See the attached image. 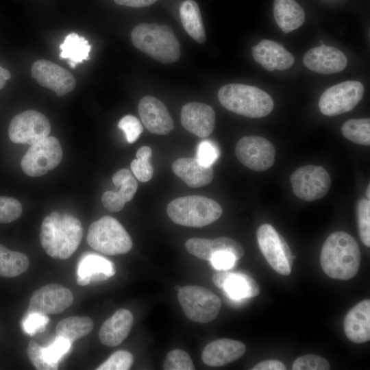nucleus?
<instances>
[{
  "instance_id": "40",
  "label": "nucleus",
  "mask_w": 370,
  "mask_h": 370,
  "mask_svg": "<svg viewBox=\"0 0 370 370\" xmlns=\"http://www.w3.org/2000/svg\"><path fill=\"white\" fill-rule=\"evenodd\" d=\"M330 364L324 358L307 354L297 358L293 362V370H328L330 369Z\"/></svg>"
},
{
  "instance_id": "45",
  "label": "nucleus",
  "mask_w": 370,
  "mask_h": 370,
  "mask_svg": "<svg viewBox=\"0 0 370 370\" xmlns=\"http://www.w3.org/2000/svg\"><path fill=\"white\" fill-rule=\"evenodd\" d=\"M237 260L235 255L230 251H219L212 254L210 262L212 267L219 271L232 269Z\"/></svg>"
},
{
  "instance_id": "16",
  "label": "nucleus",
  "mask_w": 370,
  "mask_h": 370,
  "mask_svg": "<svg viewBox=\"0 0 370 370\" xmlns=\"http://www.w3.org/2000/svg\"><path fill=\"white\" fill-rule=\"evenodd\" d=\"M142 123L150 132L166 135L173 129V121L164 104L157 98L147 95L138 103Z\"/></svg>"
},
{
  "instance_id": "38",
  "label": "nucleus",
  "mask_w": 370,
  "mask_h": 370,
  "mask_svg": "<svg viewBox=\"0 0 370 370\" xmlns=\"http://www.w3.org/2000/svg\"><path fill=\"white\" fill-rule=\"evenodd\" d=\"M22 210L21 204L16 199L0 197V223L16 221L21 217Z\"/></svg>"
},
{
  "instance_id": "9",
  "label": "nucleus",
  "mask_w": 370,
  "mask_h": 370,
  "mask_svg": "<svg viewBox=\"0 0 370 370\" xmlns=\"http://www.w3.org/2000/svg\"><path fill=\"white\" fill-rule=\"evenodd\" d=\"M62 158V149L54 136L47 137L32 144L21 160V166L30 177L45 175L55 169Z\"/></svg>"
},
{
  "instance_id": "50",
  "label": "nucleus",
  "mask_w": 370,
  "mask_h": 370,
  "mask_svg": "<svg viewBox=\"0 0 370 370\" xmlns=\"http://www.w3.org/2000/svg\"><path fill=\"white\" fill-rule=\"evenodd\" d=\"M180 288V286H177L175 287V289H176L177 291H178Z\"/></svg>"
},
{
  "instance_id": "5",
  "label": "nucleus",
  "mask_w": 370,
  "mask_h": 370,
  "mask_svg": "<svg viewBox=\"0 0 370 370\" xmlns=\"http://www.w3.org/2000/svg\"><path fill=\"white\" fill-rule=\"evenodd\" d=\"M169 217L175 223L201 227L218 220L223 213L214 200L200 195H189L172 200L166 207Z\"/></svg>"
},
{
  "instance_id": "49",
  "label": "nucleus",
  "mask_w": 370,
  "mask_h": 370,
  "mask_svg": "<svg viewBox=\"0 0 370 370\" xmlns=\"http://www.w3.org/2000/svg\"><path fill=\"white\" fill-rule=\"evenodd\" d=\"M370 185L369 184L368 185V187H367V192H366V195H367V197L368 199H369L370 198Z\"/></svg>"
},
{
  "instance_id": "36",
  "label": "nucleus",
  "mask_w": 370,
  "mask_h": 370,
  "mask_svg": "<svg viewBox=\"0 0 370 370\" xmlns=\"http://www.w3.org/2000/svg\"><path fill=\"white\" fill-rule=\"evenodd\" d=\"M164 370H194L195 366L190 356L182 349L169 352L164 360Z\"/></svg>"
},
{
  "instance_id": "27",
  "label": "nucleus",
  "mask_w": 370,
  "mask_h": 370,
  "mask_svg": "<svg viewBox=\"0 0 370 370\" xmlns=\"http://www.w3.org/2000/svg\"><path fill=\"white\" fill-rule=\"evenodd\" d=\"M172 170L188 186L193 188L209 184L214 177L211 166H205L193 158L176 160L172 164Z\"/></svg>"
},
{
  "instance_id": "33",
  "label": "nucleus",
  "mask_w": 370,
  "mask_h": 370,
  "mask_svg": "<svg viewBox=\"0 0 370 370\" xmlns=\"http://www.w3.org/2000/svg\"><path fill=\"white\" fill-rule=\"evenodd\" d=\"M341 133L349 140L362 145H370V119H352L345 121Z\"/></svg>"
},
{
  "instance_id": "31",
  "label": "nucleus",
  "mask_w": 370,
  "mask_h": 370,
  "mask_svg": "<svg viewBox=\"0 0 370 370\" xmlns=\"http://www.w3.org/2000/svg\"><path fill=\"white\" fill-rule=\"evenodd\" d=\"M94 323L88 317L73 316L60 320L56 325L57 336L68 340L71 344L88 335L93 329Z\"/></svg>"
},
{
  "instance_id": "4",
  "label": "nucleus",
  "mask_w": 370,
  "mask_h": 370,
  "mask_svg": "<svg viewBox=\"0 0 370 370\" xmlns=\"http://www.w3.org/2000/svg\"><path fill=\"white\" fill-rule=\"evenodd\" d=\"M218 99L227 110L249 117H264L273 110L274 103L265 91L242 84H229L218 91Z\"/></svg>"
},
{
  "instance_id": "11",
  "label": "nucleus",
  "mask_w": 370,
  "mask_h": 370,
  "mask_svg": "<svg viewBox=\"0 0 370 370\" xmlns=\"http://www.w3.org/2000/svg\"><path fill=\"white\" fill-rule=\"evenodd\" d=\"M294 194L306 201L323 198L331 186V177L322 166L306 165L295 170L290 177Z\"/></svg>"
},
{
  "instance_id": "10",
  "label": "nucleus",
  "mask_w": 370,
  "mask_h": 370,
  "mask_svg": "<svg viewBox=\"0 0 370 370\" xmlns=\"http://www.w3.org/2000/svg\"><path fill=\"white\" fill-rule=\"evenodd\" d=\"M364 94V86L358 81L349 80L334 85L326 89L319 101L321 112L334 116L353 110L360 101Z\"/></svg>"
},
{
  "instance_id": "21",
  "label": "nucleus",
  "mask_w": 370,
  "mask_h": 370,
  "mask_svg": "<svg viewBox=\"0 0 370 370\" xmlns=\"http://www.w3.org/2000/svg\"><path fill=\"white\" fill-rule=\"evenodd\" d=\"M251 51L255 61L269 71L288 69L295 62L293 56L275 41L262 40Z\"/></svg>"
},
{
  "instance_id": "48",
  "label": "nucleus",
  "mask_w": 370,
  "mask_h": 370,
  "mask_svg": "<svg viewBox=\"0 0 370 370\" xmlns=\"http://www.w3.org/2000/svg\"><path fill=\"white\" fill-rule=\"evenodd\" d=\"M10 72L0 66V90L5 86L6 81L10 79Z\"/></svg>"
},
{
  "instance_id": "41",
  "label": "nucleus",
  "mask_w": 370,
  "mask_h": 370,
  "mask_svg": "<svg viewBox=\"0 0 370 370\" xmlns=\"http://www.w3.org/2000/svg\"><path fill=\"white\" fill-rule=\"evenodd\" d=\"M27 354L32 365L38 370H56L58 365L48 362L42 355V347L34 340H30L27 347Z\"/></svg>"
},
{
  "instance_id": "6",
  "label": "nucleus",
  "mask_w": 370,
  "mask_h": 370,
  "mask_svg": "<svg viewBox=\"0 0 370 370\" xmlns=\"http://www.w3.org/2000/svg\"><path fill=\"white\" fill-rule=\"evenodd\" d=\"M86 241L93 249L108 256L125 254L133 244L123 225L110 216H104L90 225Z\"/></svg>"
},
{
  "instance_id": "13",
  "label": "nucleus",
  "mask_w": 370,
  "mask_h": 370,
  "mask_svg": "<svg viewBox=\"0 0 370 370\" xmlns=\"http://www.w3.org/2000/svg\"><path fill=\"white\" fill-rule=\"evenodd\" d=\"M49 119L36 110H26L16 114L8 127V136L14 143L32 145L49 135Z\"/></svg>"
},
{
  "instance_id": "22",
  "label": "nucleus",
  "mask_w": 370,
  "mask_h": 370,
  "mask_svg": "<svg viewBox=\"0 0 370 370\" xmlns=\"http://www.w3.org/2000/svg\"><path fill=\"white\" fill-rule=\"evenodd\" d=\"M185 247L190 254L208 261H210L213 254L219 251H230L237 260L244 255L243 246L235 240L225 236L214 239L191 238L187 240Z\"/></svg>"
},
{
  "instance_id": "39",
  "label": "nucleus",
  "mask_w": 370,
  "mask_h": 370,
  "mask_svg": "<svg viewBox=\"0 0 370 370\" xmlns=\"http://www.w3.org/2000/svg\"><path fill=\"white\" fill-rule=\"evenodd\" d=\"M71 346V343L68 340L57 336L51 345L42 347V355L48 362L58 365L59 361L69 352Z\"/></svg>"
},
{
  "instance_id": "47",
  "label": "nucleus",
  "mask_w": 370,
  "mask_h": 370,
  "mask_svg": "<svg viewBox=\"0 0 370 370\" xmlns=\"http://www.w3.org/2000/svg\"><path fill=\"white\" fill-rule=\"evenodd\" d=\"M119 5L133 8H143L154 3L158 0H114Z\"/></svg>"
},
{
  "instance_id": "8",
  "label": "nucleus",
  "mask_w": 370,
  "mask_h": 370,
  "mask_svg": "<svg viewBox=\"0 0 370 370\" xmlns=\"http://www.w3.org/2000/svg\"><path fill=\"white\" fill-rule=\"evenodd\" d=\"M256 235L259 247L270 266L281 275H289L295 256L283 236L267 223L258 227Z\"/></svg>"
},
{
  "instance_id": "34",
  "label": "nucleus",
  "mask_w": 370,
  "mask_h": 370,
  "mask_svg": "<svg viewBox=\"0 0 370 370\" xmlns=\"http://www.w3.org/2000/svg\"><path fill=\"white\" fill-rule=\"evenodd\" d=\"M152 151L148 146L140 147L136 154V158L131 162L130 167L135 177L142 182L149 181L153 173L150 163Z\"/></svg>"
},
{
  "instance_id": "30",
  "label": "nucleus",
  "mask_w": 370,
  "mask_h": 370,
  "mask_svg": "<svg viewBox=\"0 0 370 370\" xmlns=\"http://www.w3.org/2000/svg\"><path fill=\"white\" fill-rule=\"evenodd\" d=\"M61 59H68L69 65L74 69L76 64L90 59L89 53L91 45L83 36L75 32L68 34L64 42L60 45Z\"/></svg>"
},
{
  "instance_id": "25",
  "label": "nucleus",
  "mask_w": 370,
  "mask_h": 370,
  "mask_svg": "<svg viewBox=\"0 0 370 370\" xmlns=\"http://www.w3.org/2000/svg\"><path fill=\"white\" fill-rule=\"evenodd\" d=\"M133 323V314L129 310L119 309L102 324L99 333L101 342L110 347L119 345L129 335Z\"/></svg>"
},
{
  "instance_id": "35",
  "label": "nucleus",
  "mask_w": 370,
  "mask_h": 370,
  "mask_svg": "<svg viewBox=\"0 0 370 370\" xmlns=\"http://www.w3.org/2000/svg\"><path fill=\"white\" fill-rule=\"evenodd\" d=\"M359 236L362 243L370 246V201L368 199H360L356 206Z\"/></svg>"
},
{
  "instance_id": "29",
  "label": "nucleus",
  "mask_w": 370,
  "mask_h": 370,
  "mask_svg": "<svg viewBox=\"0 0 370 370\" xmlns=\"http://www.w3.org/2000/svg\"><path fill=\"white\" fill-rule=\"evenodd\" d=\"M180 16L186 33L197 42L204 43L206 35L197 3L193 0L184 1L180 8Z\"/></svg>"
},
{
  "instance_id": "18",
  "label": "nucleus",
  "mask_w": 370,
  "mask_h": 370,
  "mask_svg": "<svg viewBox=\"0 0 370 370\" xmlns=\"http://www.w3.org/2000/svg\"><path fill=\"white\" fill-rule=\"evenodd\" d=\"M304 65L310 70L322 74L342 71L347 66L345 55L336 47L321 46L308 50L303 58Z\"/></svg>"
},
{
  "instance_id": "7",
  "label": "nucleus",
  "mask_w": 370,
  "mask_h": 370,
  "mask_svg": "<svg viewBox=\"0 0 370 370\" xmlns=\"http://www.w3.org/2000/svg\"><path fill=\"white\" fill-rule=\"evenodd\" d=\"M177 299L186 317L192 321L206 323L219 314L221 301L211 291L200 286H185L177 291Z\"/></svg>"
},
{
  "instance_id": "3",
  "label": "nucleus",
  "mask_w": 370,
  "mask_h": 370,
  "mask_svg": "<svg viewBox=\"0 0 370 370\" xmlns=\"http://www.w3.org/2000/svg\"><path fill=\"white\" fill-rule=\"evenodd\" d=\"M133 45L145 54L162 63L177 61L180 45L173 29L157 23H140L131 33Z\"/></svg>"
},
{
  "instance_id": "26",
  "label": "nucleus",
  "mask_w": 370,
  "mask_h": 370,
  "mask_svg": "<svg viewBox=\"0 0 370 370\" xmlns=\"http://www.w3.org/2000/svg\"><path fill=\"white\" fill-rule=\"evenodd\" d=\"M115 266L104 257L87 254L79 262L77 283L86 286L90 283L106 280L115 274Z\"/></svg>"
},
{
  "instance_id": "32",
  "label": "nucleus",
  "mask_w": 370,
  "mask_h": 370,
  "mask_svg": "<svg viewBox=\"0 0 370 370\" xmlns=\"http://www.w3.org/2000/svg\"><path fill=\"white\" fill-rule=\"evenodd\" d=\"M29 267L28 257L11 251L0 244V277L14 278L25 272Z\"/></svg>"
},
{
  "instance_id": "17",
  "label": "nucleus",
  "mask_w": 370,
  "mask_h": 370,
  "mask_svg": "<svg viewBox=\"0 0 370 370\" xmlns=\"http://www.w3.org/2000/svg\"><path fill=\"white\" fill-rule=\"evenodd\" d=\"M212 280L233 300L254 297L260 291L257 282L243 272L220 271L213 275Z\"/></svg>"
},
{
  "instance_id": "15",
  "label": "nucleus",
  "mask_w": 370,
  "mask_h": 370,
  "mask_svg": "<svg viewBox=\"0 0 370 370\" xmlns=\"http://www.w3.org/2000/svg\"><path fill=\"white\" fill-rule=\"evenodd\" d=\"M32 76L41 86L53 90L59 97L72 91L76 84L69 71L46 60H38L32 64Z\"/></svg>"
},
{
  "instance_id": "19",
  "label": "nucleus",
  "mask_w": 370,
  "mask_h": 370,
  "mask_svg": "<svg viewBox=\"0 0 370 370\" xmlns=\"http://www.w3.org/2000/svg\"><path fill=\"white\" fill-rule=\"evenodd\" d=\"M215 112L205 103L190 102L181 110V123L188 132L201 138L210 136L214 128Z\"/></svg>"
},
{
  "instance_id": "12",
  "label": "nucleus",
  "mask_w": 370,
  "mask_h": 370,
  "mask_svg": "<svg viewBox=\"0 0 370 370\" xmlns=\"http://www.w3.org/2000/svg\"><path fill=\"white\" fill-rule=\"evenodd\" d=\"M235 155L241 164L255 171H264L275 162V149L267 138L258 136L241 138L236 145Z\"/></svg>"
},
{
  "instance_id": "2",
  "label": "nucleus",
  "mask_w": 370,
  "mask_h": 370,
  "mask_svg": "<svg viewBox=\"0 0 370 370\" xmlns=\"http://www.w3.org/2000/svg\"><path fill=\"white\" fill-rule=\"evenodd\" d=\"M361 260L360 247L355 238L347 232L331 234L323 245L320 263L331 278L349 280L358 273Z\"/></svg>"
},
{
  "instance_id": "24",
  "label": "nucleus",
  "mask_w": 370,
  "mask_h": 370,
  "mask_svg": "<svg viewBox=\"0 0 370 370\" xmlns=\"http://www.w3.org/2000/svg\"><path fill=\"white\" fill-rule=\"evenodd\" d=\"M347 337L355 343H363L370 339V300L365 299L354 306L344 319Z\"/></svg>"
},
{
  "instance_id": "1",
  "label": "nucleus",
  "mask_w": 370,
  "mask_h": 370,
  "mask_svg": "<svg viewBox=\"0 0 370 370\" xmlns=\"http://www.w3.org/2000/svg\"><path fill=\"white\" fill-rule=\"evenodd\" d=\"M82 236L81 221L71 214L52 212L41 224V245L49 256L56 259L69 258L78 248Z\"/></svg>"
},
{
  "instance_id": "20",
  "label": "nucleus",
  "mask_w": 370,
  "mask_h": 370,
  "mask_svg": "<svg viewBox=\"0 0 370 370\" xmlns=\"http://www.w3.org/2000/svg\"><path fill=\"white\" fill-rule=\"evenodd\" d=\"M112 182L118 188L106 191L101 197L103 206L110 212L121 211L130 201L138 188V183L130 170L121 169L112 176Z\"/></svg>"
},
{
  "instance_id": "14",
  "label": "nucleus",
  "mask_w": 370,
  "mask_h": 370,
  "mask_svg": "<svg viewBox=\"0 0 370 370\" xmlns=\"http://www.w3.org/2000/svg\"><path fill=\"white\" fill-rule=\"evenodd\" d=\"M73 300L72 292L64 286L47 284L33 293L27 312L44 315L58 314L71 306Z\"/></svg>"
},
{
  "instance_id": "37",
  "label": "nucleus",
  "mask_w": 370,
  "mask_h": 370,
  "mask_svg": "<svg viewBox=\"0 0 370 370\" xmlns=\"http://www.w3.org/2000/svg\"><path fill=\"white\" fill-rule=\"evenodd\" d=\"M134 362L132 354L126 350L113 353L97 370H127Z\"/></svg>"
},
{
  "instance_id": "42",
  "label": "nucleus",
  "mask_w": 370,
  "mask_h": 370,
  "mask_svg": "<svg viewBox=\"0 0 370 370\" xmlns=\"http://www.w3.org/2000/svg\"><path fill=\"white\" fill-rule=\"evenodd\" d=\"M118 127L124 132L129 143H134L143 130L139 119L130 114L125 115L120 119Z\"/></svg>"
},
{
  "instance_id": "23",
  "label": "nucleus",
  "mask_w": 370,
  "mask_h": 370,
  "mask_svg": "<svg viewBox=\"0 0 370 370\" xmlns=\"http://www.w3.org/2000/svg\"><path fill=\"white\" fill-rule=\"evenodd\" d=\"M246 347L241 341L221 338L208 343L201 354L203 362L210 367H221L241 358Z\"/></svg>"
},
{
  "instance_id": "44",
  "label": "nucleus",
  "mask_w": 370,
  "mask_h": 370,
  "mask_svg": "<svg viewBox=\"0 0 370 370\" xmlns=\"http://www.w3.org/2000/svg\"><path fill=\"white\" fill-rule=\"evenodd\" d=\"M49 321L47 315L28 313L23 321L24 332L29 335L43 332Z\"/></svg>"
},
{
  "instance_id": "43",
  "label": "nucleus",
  "mask_w": 370,
  "mask_h": 370,
  "mask_svg": "<svg viewBox=\"0 0 370 370\" xmlns=\"http://www.w3.org/2000/svg\"><path fill=\"white\" fill-rule=\"evenodd\" d=\"M219 156L218 147L212 141L203 140L197 145L195 158L205 166H212Z\"/></svg>"
},
{
  "instance_id": "46",
  "label": "nucleus",
  "mask_w": 370,
  "mask_h": 370,
  "mask_svg": "<svg viewBox=\"0 0 370 370\" xmlns=\"http://www.w3.org/2000/svg\"><path fill=\"white\" fill-rule=\"evenodd\" d=\"M285 365L276 360H267L257 364L252 370H284Z\"/></svg>"
},
{
  "instance_id": "28",
  "label": "nucleus",
  "mask_w": 370,
  "mask_h": 370,
  "mask_svg": "<svg viewBox=\"0 0 370 370\" xmlns=\"http://www.w3.org/2000/svg\"><path fill=\"white\" fill-rule=\"evenodd\" d=\"M273 14L278 27L289 33L300 26L305 21V12L295 0H274Z\"/></svg>"
}]
</instances>
